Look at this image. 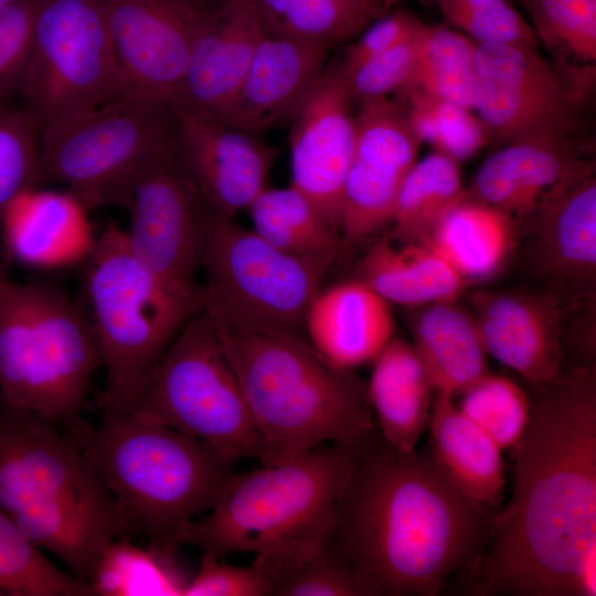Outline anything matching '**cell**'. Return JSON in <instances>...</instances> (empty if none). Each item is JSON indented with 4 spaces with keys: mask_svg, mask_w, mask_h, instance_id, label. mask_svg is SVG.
<instances>
[{
    "mask_svg": "<svg viewBox=\"0 0 596 596\" xmlns=\"http://www.w3.org/2000/svg\"><path fill=\"white\" fill-rule=\"evenodd\" d=\"M511 499L467 571L471 595H596V372L532 386Z\"/></svg>",
    "mask_w": 596,
    "mask_h": 596,
    "instance_id": "6da1fadb",
    "label": "cell"
},
{
    "mask_svg": "<svg viewBox=\"0 0 596 596\" xmlns=\"http://www.w3.org/2000/svg\"><path fill=\"white\" fill-rule=\"evenodd\" d=\"M497 512L464 496L428 447L402 453L376 430L339 493L330 542L380 596H436L477 561Z\"/></svg>",
    "mask_w": 596,
    "mask_h": 596,
    "instance_id": "7a4b0ae2",
    "label": "cell"
},
{
    "mask_svg": "<svg viewBox=\"0 0 596 596\" xmlns=\"http://www.w3.org/2000/svg\"><path fill=\"white\" fill-rule=\"evenodd\" d=\"M364 443L327 444L234 472L209 512L179 533L177 545L222 560L251 553L252 566L274 587L330 542L339 493Z\"/></svg>",
    "mask_w": 596,
    "mask_h": 596,
    "instance_id": "3957f363",
    "label": "cell"
},
{
    "mask_svg": "<svg viewBox=\"0 0 596 596\" xmlns=\"http://www.w3.org/2000/svg\"><path fill=\"white\" fill-rule=\"evenodd\" d=\"M212 324L264 443L265 466L327 444H362L377 430L364 382L300 333Z\"/></svg>",
    "mask_w": 596,
    "mask_h": 596,
    "instance_id": "277c9868",
    "label": "cell"
},
{
    "mask_svg": "<svg viewBox=\"0 0 596 596\" xmlns=\"http://www.w3.org/2000/svg\"><path fill=\"white\" fill-rule=\"evenodd\" d=\"M0 509L86 583L105 547L123 538L114 500L75 440L49 419L1 402Z\"/></svg>",
    "mask_w": 596,
    "mask_h": 596,
    "instance_id": "5b68a950",
    "label": "cell"
},
{
    "mask_svg": "<svg viewBox=\"0 0 596 596\" xmlns=\"http://www.w3.org/2000/svg\"><path fill=\"white\" fill-rule=\"evenodd\" d=\"M109 491L123 538L175 552L177 536L209 511L237 461L212 445L127 411L103 408L98 428L71 436Z\"/></svg>",
    "mask_w": 596,
    "mask_h": 596,
    "instance_id": "8992f818",
    "label": "cell"
},
{
    "mask_svg": "<svg viewBox=\"0 0 596 596\" xmlns=\"http://www.w3.org/2000/svg\"><path fill=\"white\" fill-rule=\"evenodd\" d=\"M83 295L106 389L99 407L131 412L163 354L201 307L146 267L108 223L85 259Z\"/></svg>",
    "mask_w": 596,
    "mask_h": 596,
    "instance_id": "52a82bcc",
    "label": "cell"
},
{
    "mask_svg": "<svg viewBox=\"0 0 596 596\" xmlns=\"http://www.w3.org/2000/svg\"><path fill=\"white\" fill-rule=\"evenodd\" d=\"M100 365L82 306L54 283L7 279L0 292V402L68 434Z\"/></svg>",
    "mask_w": 596,
    "mask_h": 596,
    "instance_id": "ba28073f",
    "label": "cell"
},
{
    "mask_svg": "<svg viewBox=\"0 0 596 596\" xmlns=\"http://www.w3.org/2000/svg\"><path fill=\"white\" fill-rule=\"evenodd\" d=\"M334 257L283 251L234 219L205 207L201 311L217 324L299 333Z\"/></svg>",
    "mask_w": 596,
    "mask_h": 596,
    "instance_id": "9c48e42d",
    "label": "cell"
},
{
    "mask_svg": "<svg viewBox=\"0 0 596 596\" xmlns=\"http://www.w3.org/2000/svg\"><path fill=\"white\" fill-rule=\"evenodd\" d=\"M172 105L116 97L40 130L38 187L64 185L89 211L127 206L132 183L177 142Z\"/></svg>",
    "mask_w": 596,
    "mask_h": 596,
    "instance_id": "30bf717a",
    "label": "cell"
},
{
    "mask_svg": "<svg viewBox=\"0 0 596 596\" xmlns=\"http://www.w3.org/2000/svg\"><path fill=\"white\" fill-rule=\"evenodd\" d=\"M131 413L267 464L264 443L210 319L199 311L172 341Z\"/></svg>",
    "mask_w": 596,
    "mask_h": 596,
    "instance_id": "8fae6325",
    "label": "cell"
},
{
    "mask_svg": "<svg viewBox=\"0 0 596 596\" xmlns=\"http://www.w3.org/2000/svg\"><path fill=\"white\" fill-rule=\"evenodd\" d=\"M115 89L105 0H39L20 95L40 130L107 103Z\"/></svg>",
    "mask_w": 596,
    "mask_h": 596,
    "instance_id": "7c38bea8",
    "label": "cell"
},
{
    "mask_svg": "<svg viewBox=\"0 0 596 596\" xmlns=\"http://www.w3.org/2000/svg\"><path fill=\"white\" fill-rule=\"evenodd\" d=\"M475 71L472 110L488 140L575 131L581 93L539 47L477 44Z\"/></svg>",
    "mask_w": 596,
    "mask_h": 596,
    "instance_id": "4fadbf2b",
    "label": "cell"
},
{
    "mask_svg": "<svg viewBox=\"0 0 596 596\" xmlns=\"http://www.w3.org/2000/svg\"><path fill=\"white\" fill-rule=\"evenodd\" d=\"M178 140V139H177ZM126 209V240L153 274L202 308V221L205 205L183 171L177 142L155 157L135 179Z\"/></svg>",
    "mask_w": 596,
    "mask_h": 596,
    "instance_id": "5bb4252c",
    "label": "cell"
},
{
    "mask_svg": "<svg viewBox=\"0 0 596 596\" xmlns=\"http://www.w3.org/2000/svg\"><path fill=\"white\" fill-rule=\"evenodd\" d=\"M116 97L172 103L213 6L203 0H105Z\"/></svg>",
    "mask_w": 596,
    "mask_h": 596,
    "instance_id": "9a60e30c",
    "label": "cell"
},
{
    "mask_svg": "<svg viewBox=\"0 0 596 596\" xmlns=\"http://www.w3.org/2000/svg\"><path fill=\"white\" fill-rule=\"evenodd\" d=\"M422 143L397 96L360 104L342 194L343 244L360 243L391 222L400 188Z\"/></svg>",
    "mask_w": 596,
    "mask_h": 596,
    "instance_id": "2e32d148",
    "label": "cell"
},
{
    "mask_svg": "<svg viewBox=\"0 0 596 596\" xmlns=\"http://www.w3.org/2000/svg\"><path fill=\"white\" fill-rule=\"evenodd\" d=\"M352 104L339 65H329L289 119L290 185L339 235L355 142Z\"/></svg>",
    "mask_w": 596,
    "mask_h": 596,
    "instance_id": "e0dca14e",
    "label": "cell"
},
{
    "mask_svg": "<svg viewBox=\"0 0 596 596\" xmlns=\"http://www.w3.org/2000/svg\"><path fill=\"white\" fill-rule=\"evenodd\" d=\"M174 109L183 171L205 207L234 219L267 188L278 150L258 136Z\"/></svg>",
    "mask_w": 596,
    "mask_h": 596,
    "instance_id": "ac0fdd59",
    "label": "cell"
},
{
    "mask_svg": "<svg viewBox=\"0 0 596 596\" xmlns=\"http://www.w3.org/2000/svg\"><path fill=\"white\" fill-rule=\"evenodd\" d=\"M520 227L528 257L547 289L574 304L592 296L596 277V178L594 169L550 196Z\"/></svg>",
    "mask_w": 596,
    "mask_h": 596,
    "instance_id": "d6986e66",
    "label": "cell"
},
{
    "mask_svg": "<svg viewBox=\"0 0 596 596\" xmlns=\"http://www.w3.org/2000/svg\"><path fill=\"white\" fill-rule=\"evenodd\" d=\"M473 317L487 354L531 386L552 382L563 370L566 305L552 290L478 292Z\"/></svg>",
    "mask_w": 596,
    "mask_h": 596,
    "instance_id": "ffe728a7",
    "label": "cell"
},
{
    "mask_svg": "<svg viewBox=\"0 0 596 596\" xmlns=\"http://www.w3.org/2000/svg\"><path fill=\"white\" fill-rule=\"evenodd\" d=\"M593 169L573 135L526 136L502 145L482 162L467 196L508 214L521 226L557 190Z\"/></svg>",
    "mask_w": 596,
    "mask_h": 596,
    "instance_id": "44dd1931",
    "label": "cell"
},
{
    "mask_svg": "<svg viewBox=\"0 0 596 596\" xmlns=\"http://www.w3.org/2000/svg\"><path fill=\"white\" fill-rule=\"evenodd\" d=\"M265 33L256 0L221 1L196 39L171 105L216 120L233 99Z\"/></svg>",
    "mask_w": 596,
    "mask_h": 596,
    "instance_id": "7402d4cb",
    "label": "cell"
},
{
    "mask_svg": "<svg viewBox=\"0 0 596 596\" xmlns=\"http://www.w3.org/2000/svg\"><path fill=\"white\" fill-rule=\"evenodd\" d=\"M328 52L265 33L233 99L214 121L259 136L289 120L323 74Z\"/></svg>",
    "mask_w": 596,
    "mask_h": 596,
    "instance_id": "603a6c76",
    "label": "cell"
},
{
    "mask_svg": "<svg viewBox=\"0 0 596 596\" xmlns=\"http://www.w3.org/2000/svg\"><path fill=\"white\" fill-rule=\"evenodd\" d=\"M88 210L70 191L31 188L0 214L7 255L31 268H56L85 262L96 237Z\"/></svg>",
    "mask_w": 596,
    "mask_h": 596,
    "instance_id": "cb8c5ba5",
    "label": "cell"
},
{
    "mask_svg": "<svg viewBox=\"0 0 596 596\" xmlns=\"http://www.w3.org/2000/svg\"><path fill=\"white\" fill-rule=\"evenodd\" d=\"M308 342L331 365L351 371L373 362L393 338L389 302L361 279L319 290L307 308Z\"/></svg>",
    "mask_w": 596,
    "mask_h": 596,
    "instance_id": "d4e9b609",
    "label": "cell"
},
{
    "mask_svg": "<svg viewBox=\"0 0 596 596\" xmlns=\"http://www.w3.org/2000/svg\"><path fill=\"white\" fill-rule=\"evenodd\" d=\"M428 428L427 447L445 477L470 500L499 511L505 476L497 444L445 393H436Z\"/></svg>",
    "mask_w": 596,
    "mask_h": 596,
    "instance_id": "484cf974",
    "label": "cell"
},
{
    "mask_svg": "<svg viewBox=\"0 0 596 596\" xmlns=\"http://www.w3.org/2000/svg\"><path fill=\"white\" fill-rule=\"evenodd\" d=\"M435 389L412 343L392 338L373 361L366 395L380 436L393 448H416L429 424Z\"/></svg>",
    "mask_w": 596,
    "mask_h": 596,
    "instance_id": "4316f807",
    "label": "cell"
},
{
    "mask_svg": "<svg viewBox=\"0 0 596 596\" xmlns=\"http://www.w3.org/2000/svg\"><path fill=\"white\" fill-rule=\"evenodd\" d=\"M415 308L409 321L412 345L435 392L455 398L489 371L475 319L455 301Z\"/></svg>",
    "mask_w": 596,
    "mask_h": 596,
    "instance_id": "83f0119b",
    "label": "cell"
},
{
    "mask_svg": "<svg viewBox=\"0 0 596 596\" xmlns=\"http://www.w3.org/2000/svg\"><path fill=\"white\" fill-rule=\"evenodd\" d=\"M360 279L387 302L407 307L455 301L468 285L427 242L397 244L390 238L368 251Z\"/></svg>",
    "mask_w": 596,
    "mask_h": 596,
    "instance_id": "f1b7e54d",
    "label": "cell"
},
{
    "mask_svg": "<svg viewBox=\"0 0 596 596\" xmlns=\"http://www.w3.org/2000/svg\"><path fill=\"white\" fill-rule=\"evenodd\" d=\"M519 223L468 196L439 222L427 241L467 281L494 275L517 245Z\"/></svg>",
    "mask_w": 596,
    "mask_h": 596,
    "instance_id": "f546056e",
    "label": "cell"
},
{
    "mask_svg": "<svg viewBox=\"0 0 596 596\" xmlns=\"http://www.w3.org/2000/svg\"><path fill=\"white\" fill-rule=\"evenodd\" d=\"M466 196L458 161L438 151L416 160L403 180L390 222L395 240L427 242Z\"/></svg>",
    "mask_w": 596,
    "mask_h": 596,
    "instance_id": "4dcf8cb0",
    "label": "cell"
},
{
    "mask_svg": "<svg viewBox=\"0 0 596 596\" xmlns=\"http://www.w3.org/2000/svg\"><path fill=\"white\" fill-rule=\"evenodd\" d=\"M265 32L326 50L353 40L383 14L374 0H256Z\"/></svg>",
    "mask_w": 596,
    "mask_h": 596,
    "instance_id": "1f68e13d",
    "label": "cell"
},
{
    "mask_svg": "<svg viewBox=\"0 0 596 596\" xmlns=\"http://www.w3.org/2000/svg\"><path fill=\"white\" fill-rule=\"evenodd\" d=\"M476 50L477 44L459 31L445 24L423 22L416 33L412 77L405 87L472 110Z\"/></svg>",
    "mask_w": 596,
    "mask_h": 596,
    "instance_id": "d6a6232c",
    "label": "cell"
},
{
    "mask_svg": "<svg viewBox=\"0 0 596 596\" xmlns=\"http://www.w3.org/2000/svg\"><path fill=\"white\" fill-rule=\"evenodd\" d=\"M253 231L286 252L337 254L340 235L291 185L265 188L247 207Z\"/></svg>",
    "mask_w": 596,
    "mask_h": 596,
    "instance_id": "836d02e7",
    "label": "cell"
},
{
    "mask_svg": "<svg viewBox=\"0 0 596 596\" xmlns=\"http://www.w3.org/2000/svg\"><path fill=\"white\" fill-rule=\"evenodd\" d=\"M174 552L142 549L116 539L103 551L91 585L94 596L183 595L189 581L177 568Z\"/></svg>",
    "mask_w": 596,
    "mask_h": 596,
    "instance_id": "e575fe53",
    "label": "cell"
},
{
    "mask_svg": "<svg viewBox=\"0 0 596 596\" xmlns=\"http://www.w3.org/2000/svg\"><path fill=\"white\" fill-rule=\"evenodd\" d=\"M1 596H94L92 585L57 568L0 509Z\"/></svg>",
    "mask_w": 596,
    "mask_h": 596,
    "instance_id": "d590c367",
    "label": "cell"
},
{
    "mask_svg": "<svg viewBox=\"0 0 596 596\" xmlns=\"http://www.w3.org/2000/svg\"><path fill=\"white\" fill-rule=\"evenodd\" d=\"M394 95L404 103L417 137L434 151L460 162L475 156L489 141L471 109L409 87Z\"/></svg>",
    "mask_w": 596,
    "mask_h": 596,
    "instance_id": "8d00e7d4",
    "label": "cell"
},
{
    "mask_svg": "<svg viewBox=\"0 0 596 596\" xmlns=\"http://www.w3.org/2000/svg\"><path fill=\"white\" fill-rule=\"evenodd\" d=\"M459 396V411L502 451L513 453L529 423V393L513 380L488 371Z\"/></svg>",
    "mask_w": 596,
    "mask_h": 596,
    "instance_id": "74e56055",
    "label": "cell"
},
{
    "mask_svg": "<svg viewBox=\"0 0 596 596\" xmlns=\"http://www.w3.org/2000/svg\"><path fill=\"white\" fill-rule=\"evenodd\" d=\"M540 44L563 60H596V0H517Z\"/></svg>",
    "mask_w": 596,
    "mask_h": 596,
    "instance_id": "f35d334b",
    "label": "cell"
},
{
    "mask_svg": "<svg viewBox=\"0 0 596 596\" xmlns=\"http://www.w3.org/2000/svg\"><path fill=\"white\" fill-rule=\"evenodd\" d=\"M455 30L478 45L541 46L510 0H427Z\"/></svg>",
    "mask_w": 596,
    "mask_h": 596,
    "instance_id": "ab89813d",
    "label": "cell"
},
{
    "mask_svg": "<svg viewBox=\"0 0 596 596\" xmlns=\"http://www.w3.org/2000/svg\"><path fill=\"white\" fill-rule=\"evenodd\" d=\"M40 127L22 108L0 105V214L21 193L38 187Z\"/></svg>",
    "mask_w": 596,
    "mask_h": 596,
    "instance_id": "60d3db41",
    "label": "cell"
},
{
    "mask_svg": "<svg viewBox=\"0 0 596 596\" xmlns=\"http://www.w3.org/2000/svg\"><path fill=\"white\" fill-rule=\"evenodd\" d=\"M272 596H380L366 575L331 542L273 587Z\"/></svg>",
    "mask_w": 596,
    "mask_h": 596,
    "instance_id": "b9f144b4",
    "label": "cell"
},
{
    "mask_svg": "<svg viewBox=\"0 0 596 596\" xmlns=\"http://www.w3.org/2000/svg\"><path fill=\"white\" fill-rule=\"evenodd\" d=\"M416 33L348 71L340 70L353 102L390 97L408 85L415 63Z\"/></svg>",
    "mask_w": 596,
    "mask_h": 596,
    "instance_id": "7bdbcfd3",
    "label": "cell"
},
{
    "mask_svg": "<svg viewBox=\"0 0 596 596\" xmlns=\"http://www.w3.org/2000/svg\"><path fill=\"white\" fill-rule=\"evenodd\" d=\"M39 0H17L0 9V105L20 94L29 65Z\"/></svg>",
    "mask_w": 596,
    "mask_h": 596,
    "instance_id": "ee69618b",
    "label": "cell"
},
{
    "mask_svg": "<svg viewBox=\"0 0 596 596\" xmlns=\"http://www.w3.org/2000/svg\"><path fill=\"white\" fill-rule=\"evenodd\" d=\"M273 584L255 567L233 566L212 554L202 553L196 574L182 596H270Z\"/></svg>",
    "mask_w": 596,
    "mask_h": 596,
    "instance_id": "f6af8a7d",
    "label": "cell"
},
{
    "mask_svg": "<svg viewBox=\"0 0 596 596\" xmlns=\"http://www.w3.org/2000/svg\"><path fill=\"white\" fill-rule=\"evenodd\" d=\"M423 22L406 10L386 11L361 31L344 52L341 71H348L363 61L384 53L412 38Z\"/></svg>",
    "mask_w": 596,
    "mask_h": 596,
    "instance_id": "bcb514c9",
    "label": "cell"
},
{
    "mask_svg": "<svg viewBox=\"0 0 596 596\" xmlns=\"http://www.w3.org/2000/svg\"><path fill=\"white\" fill-rule=\"evenodd\" d=\"M383 13L389 11L400 0H374Z\"/></svg>",
    "mask_w": 596,
    "mask_h": 596,
    "instance_id": "7dc6e473",
    "label": "cell"
},
{
    "mask_svg": "<svg viewBox=\"0 0 596 596\" xmlns=\"http://www.w3.org/2000/svg\"><path fill=\"white\" fill-rule=\"evenodd\" d=\"M17 0H0V9L13 3Z\"/></svg>",
    "mask_w": 596,
    "mask_h": 596,
    "instance_id": "c3c4849f",
    "label": "cell"
},
{
    "mask_svg": "<svg viewBox=\"0 0 596 596\" xmlns=\"http://www.w3.org/2000/svg\"><path fill=\"white\" fill-rule=\"evenodd\" d=\"M7 279H8L7 277H0V292H1L6 281H7Z\"/></svg>",
    "mask_w": 596,
    "mask_h": 596,
    "instance_id": "681fc988",
    "label": "cell"
},
{
    "mask_svg": "<svg viewBox=\"0 0 596 596\" xmlns=\"http://www.w3.org/2000/svg\"><path fill=\"white\" fill-rule=\"evenodd\" d=\"M0 277H6L1 258H0Z\"/></svg>",
    "mask_w": 596,
    "mask_h": 596,
    "instance_id": "f907efd6",
    "label": "cell"
}]
</instances>
